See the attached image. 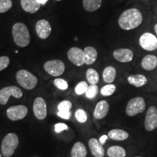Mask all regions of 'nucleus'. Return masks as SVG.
Masks as SVG:
<instances>
[{
	"mask_svg": "<svg viewBox=\"0 0 157 157\" xmlns=\"http://www.w3.org/2000/svg\"><path fill=\"white\" fill-rule=\"evenodd\" d=\"M143 15L137 8L126 10L119 15L118 24L124 31H130L137 28L143 22Z\"/></svg>",
	"mask_w": 157,
	"mask_h": 157,
	"instance_id": "obj_1",
	"label": "nucleus"
},
{
	"mask_svg": "<svg viewBox=\"0 0 157 157\" xmlns=\"http://www.w3.org/2000/svg\"><path fill=\"white\" fill-rule=\"evenodd\" d=\"M12 34L15 43L21 48H25L31 42L29 29L24 23H15L12 29Z\"/></svg>",
	"mask_w": 157,
	"mask_h": 157,
	"instance_id": "obj_2",
	"label": "nucleus"
},
{
	"mask_svg": "<svg viewBox=\"0 0 157 157\" xmlns=\"http://www.w3.org/2000/svg\"><path fill=\"white\" fill-rule=\"evenodd\" d=\"M19 143L18 137L15 133H9L4 137L1 150L4 157H10L15 153Z\"/></svg>",
	"mask_w": 157,
	"mask_h": 157,
	"instance_id": "obj_3",
	"label": "nucleus"
},
{
	"mask_svg": "<svg viewBox=\"0 0 157 157\" xmlns=\"http://www.w3.org/2000/svg\"><path fill=\"white\" fill-rule=\"evenodd\" d=\"M16 79L21 87L28 90L34 89L38 83L36 76L24 69H21L17 72Z\"/></svg>",
	"mask_w": 157,
	"mask_h": 157,
	"instance_id": "obj_4",
	"label": "nucleus"
},
{
	"mask_svg": "<svg viewBox=\"0 0 157 157\" xmlns=\"http://www.w3.org/2000/svg\"><path fill=\"white\" fill-rule=\"evenodd\" d=\"M146 102L142 97H135L129 100L126 106V113L129 117H134L143 113L146 109Z\"/></svg>",
	"mask_w": 157,
	"mask_h": 157,
	"instance_id": "obj_5",
	"label": "nucleus"
},
{
	"mask_svg": "<svg viewBox=\"0 0 157 157\" xmlns=\"http://www.w3.org/2000/svg\"><path fill=\"white\" fill-rule=\"evenodd\" d=\"M139 44L143 50L154 51L157 49V37L152 33H143L139 38Z\"/></svg>",
	"mask_w": 157,
	"mask_h": 157,
	"instance_id": "obj_6",
	"label": "nucleus"
},
{
	"mask_svg": "<svg viewBox=\"0 0 157 157\" xmlns=\"http://www.w3.org/2000/svg\"><path fill=\"white\" fill-rule=\"evenodd\" d=\"M23 93L21 90L16 86H8L0 90V104L6 105L10 96L15 98L22 97Z\"/></svg>",
	"mask_w": 157,
	"mask_h": 157,
	"instance_id": "obj_7",
	"label": "nucleus"
},
{
	"mask_svg": "<svg viewBox=\"0 0 157 157\" xmlns=\"http://www.w3.org/2000/svg\"><path fill=\"white\" fill-rule=\"evenodd\" d=\"M44 68L52 76H61L65 71V64L60 60H49L44 64Z\"/></svg>",
	"mask_w": 157,
	"mask_h": 157,
	"instance_id": "obj_8",
	"label": "nucleus"
},
{
	"mask_svg": "<svg viewBox=\"0 0 157 157\" xmlns=\"http://www.w3.org/2000/svg\"><path fill=\"white\" fill-rule=\"evenodd\" d=\"M7 116L12 121H17L24 119L28 113V109L23 105H14L7 110Z\"/></svg>",
	"mask_w": 157,
	"mask_h": 157,
	"instance_id": "obj_9",
	"label": "nucleus"
},
{
	"mask_svg": "<svg viewBox=\"0 0 157 157\" xmlns=\"http://www.w3.org/2000/svg\"><path fill=\"white\" fill-rule=\"evenodd\" d=\"M144 127L148 132H151L157 128V109L155 106L148 108L145 119Z\"/></svg>",
	"mask_w": 157,
	"mask_h": 157,
	"instance_id": "obj_10",
	"label": "nucleus"
},
{
	"mask_svg": "<svg viewBox=\"0 0 157 157\" xmlns=\"http://www.w3.org/2000/svg\"><path fill=\"white\" fill-rule=\"evenodd\" d=\"M33 111L37 119L39 120L44 119L48 114L47 111V104L44 98L38 97L34 100V105H33Z\"/></svg>",
	"mask_w": 157,
	"mask_h": 157,
	"instance_id": "obj_11",
	"label": "nucleus"
},
{
	"mask_svg": "<svg viewBox=\"0 0 157 157\" xmlns=\"http://www.w3.org/2000/svg\"><path fill=\"white\" fill-rule=\"evenodd\" d=\"M68 58L71 62L76 66H82L84 64V51L80 48H71L68 51Z\"/></svg>",
	"mask_w": 157,
	"mask_h": 157,
	"instance_id": "obj_12",
	"label": "nucleus"
},
{
	"mask_svg": "<svg viewBox=\"0 0 157 157\" xmlns=\"http://www.w3.org/2000/svg\"><path fill=\"white\" fill-rule=\"evenodd\" d=\"M36 31L37 36L40 39H48L52 31L50 23L46 20H40L37 21L36 24Z\"/></svg>",
	"mask_w": 157,
	"mask_h": 157,
	"instance_id": "obj_13",
	"label": "nucleus"
},
{
	"mask_svg": "<svg viewBox=\"0 0 157 157\" xmlns=\"http://www.w3.org/2000/svg\"><path fill=\"white\" fill-rule=\"evenodd\" d=\"M113 56L120 63H129L132 60L134 54L130 49L119 48L113 51Z\"/></svg>",
	"mask_w": 157,
	"mask_h": 157,
	"instance_id": "obj_14",
	"label": "nucleus"
},
{
	"mask_svg": "<svg viewBox=\"0 0 157 157\" xmlns=\"http://www.w3.org/2000/svg\"><path fill=\"white\" fill-rule=\"evenodd\" d=\"M109 111V104L106 101L98 102L94 111V117L97 119H102L106 117Z\"/></svg>",
	"mask_w": 157,
	"mask_h": 157,
	"instance_id": "obj_15",
	"label": "nucleus"
},
{
	"mask_svg": "<svg viewBox=\"0 0 157 157\" xmlns=\"http://www.w3.org/2000/svg\"><path fill=\"white\" fill-rule=\"evenodd\" d=\"M89 148L92 154L95 157H103L105 155V150L103 146L96 138H91L89 140Z\"/></svg>",
	"mask_w": 157,
	"mask_h": 157,
	"instance_id": "obj_16",
	"label": "nucleus"
},
{
	"mask_svg": "<svg viewBox=\"0 0 157 157\" xmlns=\"http://www.w3.org/2000/svg\"><path fill=\"white\" fill-rule=\"evenodd\" d=\"M83 51L84 56V64H93L98 58V51L96 50V49L92 46H88L86 47Z\"/></svg>",
	"mask_w": 157,
	"mask_h": 157,
	"instance_id": "obj_17",
	"label": "nucleus"
},
{
	"mask_svg": "<svg viewBox=\"0 0 157 157\" xmlns=\"http://www.w3.org/2000/svg\"><path fill=\"white\" fill-rule=\"evenodd\" d=\"M141 66L146 71H152L157 66V57L154 55H147L141 61Z\"/></svg>",
	"mask_w": 157,
	"mask_h": 157,
	"instance_id": "obj_18",
	"label": "nucleus"
},
{
	"mask_svg": "<svg viewBox=\"0 0 157 157\" xmlns=\"http://www.w3.org/2000/svg\"><path fill=\"white\" fill-rule=\"evenodd\" d=\"M21 5L23 10L29 13H36L41 6L37 0H21Z\"/></svg>",
	"mask_w": 157,
	"mask_h": 157,
	"instance_id": "obj_19",
	"label": "nucleus"
},
{
	"mask_svg": "<svg viewBox=\"0 0 157 157\" xmlns=\"http://www.w3.org/2000/svg\"><path fill=\"white\" fill-rule=\"evenodd\" d=\"M127 82L135 87H141L146 85L148 79L143 74H133L127 77Z\"/></svg>",
	"mask_w": 157,
	"mask_h": 157,
	"instance_id": "obj_20",
	"label": "nucleus"
},
{
	"mask_svg": "<svg viewBox=\"0 0 157 157\" xmlns=\"http://www.w3.org/2000/svg\"><path fill=\"white\" fill-rule=\"evenodd\" d=\"M108 137L113 140L123 141L128 138L129 133L121 129H113L109 131Z\"/></svg>",
	"mask_w": 157,
	"mask_h": 157,
	"instance_id": "obj_21",
	"label": "nucleus"
},
{
	"mask_svg": "<svg viewBox=\"0 0 157 157\" xmlns=\"http://www.w3.org/2000/svg\"><path fill=\"white\" fill-rule=\"evenodd\" d=\"M71 157H87V151L86 146L82 142H76L71 151Z\"/></svg>",
	"mask_w": 157,
	"mask_h": 157,
	"instance_id": "obj_22",
	"label": "nucleus"
},
{
	"mask_svg": "<svg viewBox=\"0 0 157 157\" xmlns=\"http://www.w3.org/2000/svg\"><path fill=\"white\" fill-rule=\"evenodd\" d=\"M117 76V70L113 66H107L103 71V79L108 84H112Z\"/></svg>",
	"mask_w": 157,
	"mask_h": 157,
	"instance_id": "obj_23",
	"label": "nucleus"
},
{
	"mask_svg": "<svg viewBox=\"0 0 157 157\" xmlns=\"http://www.w3.org/2000/svg\"><path fill=\"white\" fill-rule=\"evenodd\" d=\"M103 0H82L84 9L87 12H95L101 7Z\"/></svg>",
	"mask_w": 157,
	"mask_h": 157,
	"instance_id": "obj_24",
	"label": "nucleus"
},
{
	"mask_svg": "<svg viewBox=\"0 0 157 157\" xmlns=\"http://www.w3.org/2000/svg\"><path fill=\"white\" fill-rule=\"evenodd\" d=\"M107 154L109 157H125L126 151L121 146H113L108 149Z\"/></svg>",
	"mask_w": 157,
	"mask_h": 157,
	"instance_id": "obj_25",
	"label": "nucleus"
},
{
	"mask_svg": "<svg viewBox=\"0 0 157 157\" xmlns=\"http://www.w3.org/2000/svg\"><path fill=\"white\" fill-rule=\"evenodd\" d=\"M86 77L90 84H96L99 82L100 76L98 71L94 68H89L86 72Z\"/></svg>",
	"mask_w": 157,
	"mask_h": 157,
	"instance_id": "obj_26",
	"label": "nucleus"
},
{
	"mask_svg": "<svg viewBox=\"0 0 157 157\" xmlns=\"http://www.w3.org/2000/svg\"><path fill=\"white\" fill-rule=\"evenodd\" d=\"M116 89H117V87H116L114 84H108L101 88V94L103 96H105V97H107V96H111V95H113V94L114 93Z\"/></svg>",
	"mask_w": 157,
	"mask_h": 157,
	"instance_id": "obj_27",
	"label": "nucleus"
},
{
	"mask_svg": "<svg viewBox=\"0 0 157 157\" xmlns=\"http://www.w3.org/2000/svg\"><path fill=\"white\" fill-rule=\"evenodd\" d=\"M98 93V87L96 84H91L88 86V88L85 93V95L88 99H93L97 96Z\"/></svg>",
	"mask_w": 157,
	"mask_h": 157,
	"instance_id": "obj_28",
	"label": "nucleus"
},
{
	"mask_svg": "<svg viewBox=\"0 0 157 157\" xmlns=\"http://www.w3.org/2000/svg\"><path fill=\"white\" fill-rule=\"evenodd\" d=\"M75 118L79 123H85L87 120V114L83 109H78L75 112Z\"/></svg>",
	"mask_w": 157,
	"mask_h": 157,
	"instance_id": "obj_29",
	"label": "nucleus"
},
{
	"mask_svg": "<svg viewBox=\"0 0 157 157\" xmlns=\"http://www.w3.org/2000/svg\"><path fill=\"white\" fill-rule=\"evenodd\" d=\"M13 7L12 0H0V13H6Z\"/></svg>",
	"mask_w": 157,
	"mask_h": 157,
	"instance_id": "obj_30",
	"label": "nucleus"
},
{
	"mask_svg": "<svg viewBox=\"0 0 157 157\" xmlns=\"http://www.w3.org/2000/svg\"><path fill=\"white\" fill-rule=\"evenodd\" d=\"M88 88V84L86 82L82 81L79 83L77 84V85L75 87V93L78 95H83L85 94L86 91H87Z\"/></svg>",
	"mask_w": 157,
	"mask_h": 157,
	"instance_id": "obj_31",
	"label": "nucleus"
},
{
	"mask_svg": "<svg viewBox=\"0 0 157 157\" xmlns=\"http://www.w3.org/2000/svg\"><path fill=\"white\" fill-rule=\"evenodd\" d=\"M54 84L56 85V87H58L59 90H66L68 89V82L64 80L63 78H58L54 80Z\"/></svg>",
	"mask_w": 157,
	"mask_h": 157,
	"instance_id": "obj_32",
	"label": "nucleus"
},
{
	"mask_svg": "<svg viewBox=\"0 0 157 157\" xmlns=\"http://www.w3.org/2000/svg\"><path fill=\"white\" fill-rule=\"evenodd\" d=\"M72 107L71 102L69 101H63L60 102L58 105V111H70Z\"/></svg>",
	"mask_w": 157,
	"mask_h": 157,
	"instance_id": "obj_33",
	"label": "nucleus"
},
{
	"mask_svg": "<svg viewBox=\"0 0 157 157\" xmlns=\"http://www.w3.org/2000/svg\"><path fill=\"white\" fill-rule=\"evenodd\" d=\"M10 62V58L7 56H1L0 57V71H3L4 69L7 68V66H9Z\"/></svg>",
	"mask_w": 157,
	"mask_h": 157,
	"instance_id": "obj_34",
	"label": "nucleus"
},
{
	"mask_svg": "<svg viewBox=\"0 0 157 157\" xmlns=\"http://www.w3.org/2000/svg\"><path fill=\"white\" fill-rule=\"evenodd\" d=\"M68 127L64 123H57L55 124V132L56 133H60L63 130H68Z\"/></svg>",
	"mask_w": 157,
	"mask_h": 157,
	"instance_id": "obj_35",
	"label": "nucleus"
},
{
	"mask_svg": "<svg viewBox=\"0 0 157 157\" xmlns=\"http://www.w3.org/2000/svg\"><path fill=\"white\" fill-rule=\"evenodd\" d=\"M57 115L60 118H62V119H69L71 113V111H58L57 113Z\"/></svg>",
	"mask_w": 157,
	"mask_h": 157,
	"instance_id": "obj_36",
	"label": "nucleus"
},
{
	"mask_svg": "<svg viewBox=\"0 0 157 157\" xmlns=\"http://www.w3.org/2000/svg\"><path fill=\"white\" fill-rule=\"evenodd\" d=\"M108 135H102V136L100 137L99 138V143H101V144L102 145V146H103V145H104L105 144V143H106V141H107V140H108Z\"/></svg>",
	"mask_w": 157,
	"mask_h": 157,
	"instance_id": "obj_37",
	"label": "nucleus"
},
{
	"mask_svg": "<svg viewBox=\"0 0 157 157\" xmlns=\"http://www.w3.org/2000/svg\"><path fill=\"white\" fill-rule=\"evenodd\" d=\"M38 3L40 4L41 5H44L45 4L48 2V0H37Z\"/></svg>",
	"mask_w": 157,
	"mask_h": 157,
	"instance_id": "obj_38",
	"label": "nucleus"
},
{
	"mask_svg": "<svg viewBox=\"0 0 157 157\" xmlns=\"http://www.w3.org/2000/svg\"><path fill=\"white\" fill-rule=\"evenodd\" d=\"M154 31H155V33H156V34L157 35V23H156V24H155V25H154Z\"/></svg>",
	"mask_w": 157,
	"mask_h": 157,
	"instance_id": "obj_39",
	"label": "nucleus"
},
{
	"mask_svg": "<svg viewBox=\"0 0 157 157\" xmlns=\"http://www.w3.org/2000/svg\"><path fill=\"white\" fill-rule=\"evenodd\" d=\"M135 157H142V156H135Z\"/></svg>",
	"mask_w": 157,
	"mask_h": 157,
	"instance_id": "obj_40",
	"label": "nucleus"
},
{
	"mask_svg": "<svg viewBox=\"0 0 157 157\" xmlns=\"http://www.w3.org/2000/svg\"><path fill=\"white\" fill-rule=\"evenodd\" d=\"M0 157H2V156L1 154H0Z\"/></svg>",
	"mask_w": 157,
	"mask_h": 157,
	"instance_id": "obj_41",
	"label": "nucleus"
},
{
	"mask_svg": "<svg viewBox=\"0 0 157 157\" xmlns=\"http://www.w3.org/2000/svg\"><path fill=\"white\" fill-rule=\"evenodd\" d=\"M58 1H60V0H58Z\"/></svg>",
	"mask_w": 157,
	"mask_h": 157,
	"instance_id": "obj_42",
	"label": "nucleus"
}]
</instances>
